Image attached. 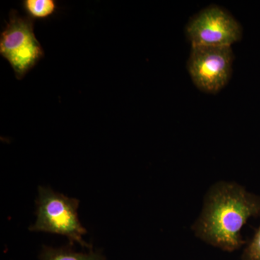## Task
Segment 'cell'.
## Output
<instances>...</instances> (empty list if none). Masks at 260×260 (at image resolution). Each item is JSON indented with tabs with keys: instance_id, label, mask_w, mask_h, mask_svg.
I'll use <instances>...</instances> for the list:
<instances>
[{
	"instance_id": "8992f818",
	"label": "cell",
	"mask_w": 260,
	"mask_h": 260,
	"mask_svg": "<svg viewBox=\"0 0 260 260\" xmlns=\"http://www.w3.org/2000/svg\"><path fill=\"white\" fill-rule=\"evenodd\" d=\"M40 260H106L101 251L77 252L71 246L53 248L44 246L39 255Z\"/></svg>"
},
{
	"instance_id": "7a4b0ae2",
	"label": "cell",
	"mask_w": 260,
	"mask_h": 260,
	"mask_svg": "<svg viewBox=\"0 0 260 260\" xmlns=\"http://www.w3.org/2000/svg\"><path fill=\"white\" fill-rule=\"evenodd\" d=\"M79 203L78 199L68 198L51 188L39 186L37 220L30 230L64 236L68 238L70 244L78 243L91 250V245L83 239L87 231L78 218Z\"/></svg>"
},
{
	"instance_id": "52a82bcc",
	"label": "cell",
	"mask_w": 260,
	"mask_h": 260,
	"mask_svg": "<svg viewBox=\"0 0 260 260\" xmlns=\"http://www.w3.org/2000/svg\"><path fill=\"white\" fill-rule=\"evenodd\" d=\"M23 6L28 16L34 19L49 18L56 10V3L54 0H25Z\"/></svg>"
},
{
	"instance_id": "6da1fadb",
	"label": "cell",
	"mask_w": 260,
	"mask_h": 260,
	"mask_svg": "<svg viewBox=\"0 0 260 260\" xmlns=\"http://www.w3.org/2000/svg\"><path fill=\"white\" fill-rule=\"evenodd\" d=\"M260 216V196L236 182L214 184L193 224L194 235L221 250L232 252L246 244L241 231L248 220Z\"/></svg>"
},
{
	"instance_id": "5b68a950",
	"label": "cell",
	"mask_w": 260,
	"mask_h": 260,
	"mask_svg": "<svg viewBox=\"0 0 260 260\" xmlns=\"http://www.w3.org/2000/svg\"><path fill=\"white\" fill-rule=\"evenodd\" d=\"M233 61L232 47L193 46L188 60V71L199 90L216 93L230 80Z\"/></svg>"
},
{
	"instance_id": "ba28073f",
	"label": "cell",
	"mask_w": 260,
	"mask_h": 260,
	"mask_svg": "<svg viewBox=\"0 0 260 260\" xmlns=\"http://www.w3.org/2000/svg\"><path fill=\"white\" fill-rule=\"evenodd\" d=\"M241 260H260V225L244 248Z\"/></svg>"
},
{
	"instance_id": "3957f363",
	"label": "cell",
	"mask_w": 260,
	"mask_h": 260,
	"mask_svg": "<svg viewBox=\"0 0 260 260\" xmlns=\"http://www.w3.org/2000/svg\"><path fill=\"white\" fill-rule=\"evenodd\" d=\"M34 26V19L12 10L9 22L1 34L0 54L10 63L18 80L23 79L44 56Z\"/></svg>"
},
{
	"instance_id": "277c9868",
	"label": "cell",
	"mask_w": 260,
	"mask_h": 260,
	"mask_svg": "<svg viewBox=\"0 0 260 260\" xmlns=\"http://www.w3.org/2000/svg\"><path fill=\"white\" fill-rule=\"evenodd\" d=\"M186 34L191 47H232L242 38V28L227 10L211 5L189 20Z\"/></svg>"
}]
</instances>
